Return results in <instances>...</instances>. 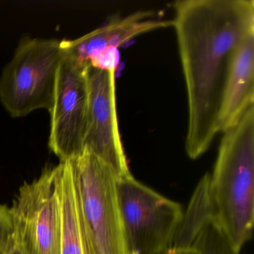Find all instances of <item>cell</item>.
Masks as SVG:
<instances>
[{
	"label": "cell",
	"instance_id": "1",
	"mask_svg": "<svg viewBox=\"0 0 254 254\" xmlns=\"http://www.w3.org/2000/svg\"><path fill=\"white\" fill-rule=\"evenodd\" d=\"M173 8L188 104L185 149L195 160L218 133V112L233 56L254 32V1L180 0Z\"/></svg>",
	"mask_w": 254,
	"mask_h": 254
},
{
	"label": "cell",
	"instance_id": "13",
	"mask_svg": "<svg viewBox=\"0 0 254 254\" xmlns=\"http://www.w3.org/2000/svg\"><path fill=\"white\" fill-rule=\"evenodd\" d=\"M191 248L199 254H239L240 252L221 228L215 216L206 221Z\"/></svg>",
	"mask_w": 254,
	"mask_h": 254
},
{
	"label": "cell",
	"instance_id": "5",
	"mask_svg": "<svg viewBox=\"0 0 254 254\" xmlns=\"http://www.w3.org/2000/svg\"><path fill=\"white\" fill-rule=\"evenodd\" d=\"M9 213L13 245L19 254H62L60 163L25 182Z\"/></svg>",
	"mask_w": 254,
	"mask_h": 254
},
{
	"label": "cell",
	"instance_id": "15",
	"mask_svg": "<svg viewBox=\"0 0 254 254\" xmlns=\"http://www.w3.org/2000/svg\"><path fill=\"white\" fill-rule=\"evenodd\" d=\"M164 254H199L193 248H170Z\"/></svg>",
	"mask_w": 254,
	"mask_h": 254
},
{
	"label": "cell",
	"instance_id": "2",
	"mask_svg": "<svg viewBox=\"0 0 254 254\" xmlns=\"http://www.w3.org/2000/svg\"><path fill=\"white\" fill-rule=\"evenodd\" d=\"M209 184L215 218L241 250L254 224V105L223 132Z\"/></svg>",
	"mask_w": 254,
	"mask_h": 254
},
{
	"label": "cell",
	"instance_id": "11",
	"mask_svg": "<svg viewBox=\"0 0 254 254\" xmlns=\"http://www.w3.org/2000/svg\"><path fill=\"white\" fill-rule=\"evenodd\" d=\"M209 182L210 175L206 174L196 187L188 208L183 213L171 248H191L206 221L215 216Z\"/></svg>",
	"mask_w": 254,
	"mask_h": 254
},
{
	"label": "cell",
	"instance_id": "12",
	"mask_svg": "<svg viewBox=\"0 0 254 254\" xmlns=\"http://www.w3.org/2000/svg\"><path fill=\"white\" fill-rule=\"evenodd\" d=\"M60 165L62 254H86L70 169L67 162H61Z\"/></svg>",
	"mask_w": 254,
	"mask_h": 254
},
{
	"label": "cell",
	"instance_id": "10",
	"mask_svg": "<svg viewBox=\"0 0 254 254\" xmlns=\"http://www.w3.org/2000/svg\"><path fill=\"white\" fill-rule=\"evenodd\" d=\"M252 105H254V32L244 38L233 56L218 112V133L234 126Z\"/></svg>",
	"mask_w": 254,
	"mask_h": 254
},
{
	"label": "cell",
	"instance_id": "8",
	"mask_svg": "<svg viewBox=\"0 0 254 254\" xmlns=\"http://www.w3.org/2000/svg\"><path fill=\"white\" fill-rule=\"evenodd\" d=\"M116 68L88 66V109L84 148L114 171L117 179L131 176L119 129L116 100Z\"/></svg>",
	"mask_w": 254,
	"mask_h": 254
},
{
	"label": "cell",
	"instance_id": "4",
	"mask_svg": "<svg viewBox=\"0 0 254 254\" xmlns=\"http://www.w3.org/2000/svg\"><path fill=\"white\" fill-rule=\"evenodd\" d=\"M63 57L59 40L26 38L20 43L0 77V101L11 117L50 111Z\"/></svg>",
	"mask_w": 254,
	"mask_h": 254
},
{
	"label": "cell",
	"instance_id": "9",
	"mask_svg": "<svg viewBox=\"0 0 254 254\" xmlns=\"http://www.w3.org/2000/svg\"><path fill=\"white\" fill-rule=\"evenodd\" d=\"M172 27V20L156 18L152 11H139L111 20L75 40H62L64 51L78 62L93 67L116 68L113 53L133 38L158 29Z\"/></svg>",
	"mask_w": 254,
	"mask_h": 254
},
{
	"label": "cell",
	"instance_id": "3",
	"mask_svg": "<svg viewBox=\"0 0 254 254\" xmlns=\"http://www.w3.org/2000/svg\"><path fill=\"white\" fill-rule=\"evenodd\" d=\"M66 162L70 169L86 254H127L117 175L85 148Z\"/></svg>",
	"mask_w": 254,
	"mask_h": 254
},
{
	"label": "cell",
	"instance_id": "7",
	"mask_svg": "<svg viewBox=\"0 0 254 254\" xmlns=\"http://www.w3.org/2000/svg\"><path fill=\"white\" fill-rule=\"evenodd\" d=\"M87 68L64 51L49 111V146L61 162L71 160L84 149L88 109Z\"/></svg>",
	"mask_w": 254,
	"mask_h": 254
},
{
	"label": "cell",
	"instance_id": "6",
	"mask_svg": "<svg viewBox=\"0 0 254 254\" xmlns=\"http://www.w3.org/2000/svg\"><path fill=\"white\" fill-rule=\"evenodd\" d=\"M119 204L127 254H164L183 217L181 205L133 176L117 179Z\"/></svg>",
	"mask_w": 254,
	"mask_h": 254
},
{
	"label": "cell",
	"instance_id": "14",
	"mask_svg": "<svg viewBox=\"0 0 254 254\" xmlns=\"http://www.w3.org/2000/svg\"><path fill=\"white\" fill-rule=\"evenodd\" d=\"M12 224L9 208L0 205V254H5L12 242Z\"/></svg>",
	"mask_w": 254,
	"mask_h": 254
}]
</instances>
